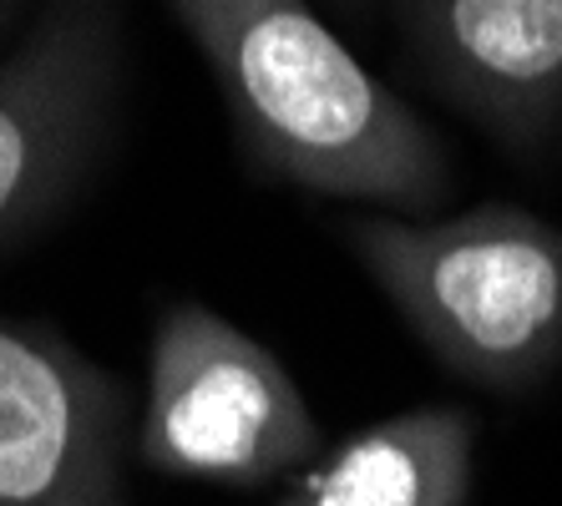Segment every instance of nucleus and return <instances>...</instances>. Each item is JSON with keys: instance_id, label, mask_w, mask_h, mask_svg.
Wrapping results in <instances>:
<instances>
[{"instance_id": "0eeeda50", "label": "nucleus", "mask_w": 562, "mask_h": 506, "mask_svg": "<svg viewBox=\"0 0 562 506\" xmlns=\"http://www.w3.org/2000/svg\"><path fill=\"white\" fill-rule=\"evenodd\" d=\"M476 420L457 405H416L325 446L269 506H467Z\"/></svg>"}, {"instance_id": "20e7f679", "label": "nucleus", "mask_w": 562, "mask_h": 506, "mask_svg": "<svg viewBox=\"0 0 562 506\" xmlns=\"http://www.w3.org/2000/svg\"><path fill=\"white\" fill-rule=\"evenodd\" d=\"M122 81V0H41L0 56V254L87 193L117 132Z\"/></svg>"}, {"instance_id": "39448f33", "label": "nucleus", "mask_w": 562, "mask_h": 506, "mask_svg": "<svg viewBox=\"0 0 562 506\" xmlns=\"http://www.w3.org/2000/svg\"><path fill=\"white\" fill-rule=\"evenodd\" d=\"M132 401L36 314L0 310V506H127Z\"/></svg>"}, {"instance_id": "f257e3e1", "label": "nucleus", "mask_w": 562, "mask_h": 506, "mask_svg": "<svg viewBox=\"0 0 562 506\" xmlns=\"http://www.w3.org/2000/svg\"><path fill=\"white\" fill-rule=\"evenodd\" d=\"M254 168L314 198L431 218L451 157L431 122L370 71L310 0H168Z\"/></svg>"}, {"instance_id": "423d86ee", "label": "nucleus", "mask_w": 562, "mask_h": 506, "mask_svg": "<svg viewBox=\"0 0 562 506\" xmlns=\"http://www.w3.org/2000/svg\"><path fill=\"white\" fill-rule=\"evenodd\" d=\"M406 46L446 102L512 153L562 122V0H395Z\"/></svg>"}, {"instance_id": "6e6552de", "label": "nucleus", "mask_w": 562, "mask_h": 506, "mask_svg": "<svg viewBox=\"0 0 562 506\" xmlns=\"http://www.w3.org/2000/svg\"><path fill=\"white\" fill-rule=\"evenodd\" d=\"M31 15V0H0V46H5V36H15V26Z\"/></svg>"}, {"instance_id": "1a4fd4ad", "label": "nucleus", "mask_w": 562, "mask_h": 506, "mask_svg": "<svg viewBox=\"0 0 562 506\" xmlns=\"http://www.w3.org/2000/svg\"><path fill=\"white\" fill-rule=\"evenodd\" d=\"M329 5H340V11H360L366 0H329Z\"/></svg>"}, {"instance_id": "7ed1b4c3", "label": "nucleus", "mask_w": 562, "mask_h": 506, "mask_svg": "<svg viewBox=\"0 0 562 506\" xmlns=\"http://www.w3.org/2000/svg\"><path fill=\"white\" fill-rule=\"evenodd\" d=\"M132 441L157 476L254 492L310 466L325 451V430L269 345L209 304L183 299L153 325Z\"/></svg>"}, {"instance_id": "f03ea898", "label": "nucleus", "mask_w": 562, "mask_h": 506, "mask_svg": "<svg viewBox=\"0 0 562 506\" xmlns=\"http://www.w3.org/2000/svg\"><path fill=\"white\" fill-rule=\"evenodd\" d=\"M345 244L420 345L486 390L562 364V228L512 203L457 218H355Z\"/></svg>"}]
</instances>
